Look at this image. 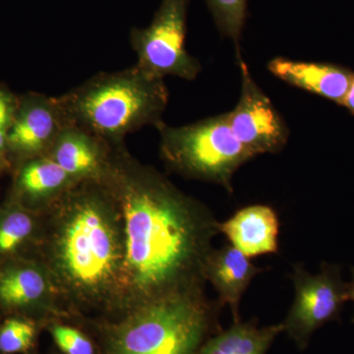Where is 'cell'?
I'll list each match as a JSON object with an SVG mask.
<instances>
[{
    "label": "cell",
    "instance_id": "cell-11",
    "mask_svg": "<svg viewBox=\"0 0 354 354\" xmlns=\"http://www.w3.org/2000/svg\"><path fill=\"white\" fill-rule=\"evenodd\" d=\"M270 73L292 87L342 106L353 82L354 71L330 62H308L274 57L268 62Z\"/></svg>",
    "mask_w": 354,
    "mask_h": 354
},
{
    "label": "cell",
    "instance_id": "cell-10",
    "mask_svg": "<svg viewBox=\"0 0 354 354\" xmlns=\"http://www.w3.org/2000/svg\"><path fill=\"white\" fill-rule=\"evenodd\" d=\"M57 305L50 272L41 261L20 257L0 266V308L25 314Z\"/></svg>",
    "mask_w": 354,
    "mask_h": 354
},
{
    "label": "cell",
    "instance_id": "cell-12",
    "mask_svg": "<svg viewBox=\"0 0 354 354\" xmlns=\"http://www.w3.org/2000/svg\"><path fill=\"white\" fill-rule=\"evenodd\" d=\"M113 147L81 128L62 130L48 156L77 183L102 180L108 171Z\"/></svg>",
    "mask_w": 354,
    "mask_h": 354
},
{
    "label": "cell",
    "instance_id": "cell-18",
    "mask_svg": "<svg viewBox=\"0 0 354 354\" xmlns=\"http://www.w3.org/2000/svg\"><path fill=\"white\" fill-rule=\"evenodd\" d=\"M221 36L232 39L241 55V39L245 28L248 0H205Z\"/></svg>",
    "mask_w": 354,
    "mask_h": 354
},
{
    "label": "cell",
    "instance_id": "cell-16",
    "mask_svg": "<svg viewBox=\"0 0 354 354\" xmlns=\"http://www.w3.org/2000/svg\"><path fill=\"white\" fill-rule=\"evenodd\" d=\"M41 230V213L26 208L9 198L0 206V266L38 245Z\"/></svg>",
    "mask_w": 354,
    "mask_h": 354
},
{
    "label": "cell",
    "instance_id": "cell-8",
    "mask_svg": "<svg viewBox=\"0 0 354 354\" xmlns=\"http://www.w3.org/2000/svg\"><path fill=\"white\" fill-rule=\"evenodd\" d=\"M236 59L241 69V91L236 106L227 113L230 128L255 157L281 152L290 138V128L254 80L242 55Z\"/></svg>",
    "mask_w": 354,
    "mask_h": 354
},
{
    "label": "cell",
    "instance_id": "cell-17",
    "mask_svg": "<svg viewBox=\"0 0 354 354\" xmlns=\"http://www.w3.org/2000/svg\"><path fill=\"white\" fill-rule=\"evenodd\" d=\"M281 333L283 323L259 327L256 321L241 319L209 337L196 354H267Z\"/></svg>",
    "mask_w": 354,
    "mask_h": 354
},
{
    "label": "cell",
    "instance_id": "cell-22",
    "mask_svg": "<svg viewBox=\"0 0 354 354\" xmlns=\"http://www.w3.org/2000/svg\"><path fill=\"white\" fill-rule=\"evenodd\" d=\"M342 106L348 109L349 113L354 115V79L351 88H349L348 94H346L344 102H342Z\"/></svg>",
    "mask_w": 354,
    "mask_h": 354
},
{
    "label": "cell",
    "instance_id": "cell-15",
    "mask_svg": "<svg viewBox=\"0 0 354 354\" xmlns=\"http://www.w3.org/2000/svg\"><path fill=\"white\" fill-rule=\"evenodd\" d=\"M218 227L230 244L248 258L278 253L279 216L268 205L244 207Z\"/></svg>",
    "mask_w": 354,
    "mask_h": 354
},
{
    "label": "cell",
    "instance_id": "cell-20",
    "mask_svg": "<svg viewBox=\"0 0 354 354\" xmlns=\"http://www.w3.org/2000/svg\"><path fill=\"white\" fill-rule=\"evenodd\" d=\"M19 95L14 94L4 84H0V174L12 171L8 158L7 139L18 106Z\"/></svg>",
    "mask_w": 354,
    "mask_h": 354
},
{
    "label": "cell",
    "instance_id": "cell-14",
    "mask_svg": "<svg viewBox=\"0 0 354 354\" xmlns=\"http://www.w3.org/2000/svg\"><path fill=\"white\" fill-rule=\"evenodd\" d=\"M265 271L257 267L232 244L214 248L205 263L204 278L214 286L221 307L228 305L234 322L241 320L239 306L241 298L251 281L258 274Z\"/></svg>",
    "mask_w": 354,
    "mask_h": 354
},
{
    "label": "cell",
    "instance_id": "cell-21",
    "mask_svg": "<svg viewBox=\"0 0 354 354\" xmlns=\"http://www.w3.org/2000/svg\"><path fill=\"white\" fill-rule=\"evenodd\" d=\"M50 332L58 348L65 354H95L92 342L80 330L69 326H51Z\"/></svg>",
    "mask_w": 354,
    "mask_h": 354
},
{
    "label": "cell",
    "instance_id": "cell-7",
    "mask_svg": "<svg viewBox=\"0 0 354 354\" xmlns=\"http://www.w3.org/2000/svg\"><path fill=\"white\" fill-rule=\"evenodd\" d=\"M290 278L295 295L283 325L297 348L304 351L317 330L339 320L348 301V283L342 278V268L328 263H323L316 274L304 265H295Z\"/></svg>",
    "mask_w": 354,
    "mask_h": 354
},
{
    "label": "cell",
    "instance_id": "cell-1",
    "mask_svg": "<svg viewBox=\"0 0 354 354\" xmlns=\"http://www.w3.org/2000/svg\"><path fill=\"white\" fill-rule=\"evenodd\" d=\"M102 183L118 204L122 223V309L160 298L205 290L204 268L220 234V221L127 145L114 147Z\"/></svg>",
    "mask_w": 354,
    "mask_h": 354
},
{
    "label": "cell",
    "instance_id": "cell-3",
    "mask_svg": "<svg viewBox=\"0 0 354 354\" xmlns=\"http://www.w3.org/2000/svg\"><path fill=\"white\" fill-rule=\"evenodd\" d=\"M71 127L99 137L111 147L125 145L129 134L162 123L169 92L165 79L133 65L100 72L57 95Z\"/></svg>",
    "mask_w": 354,
    "mask_h": 354
},
{
    "label": "cell",
    "instance_id": "cell-19",
    "mask_svg": "<svg viewBox=\"0 0 354 354\" xmlns=\"http://www.w3.org/2000/svg\"><path fill=\"white\" fill-rule=\"evenodd\" d=\"M35 324L23 317H11L0 326V353H26L32 348L36 337Z\"/></svg>",
    "mask_w": 354,
    "mask_h": 354
},
{
    "label": "cell",
    "instance_id": "cell-5",
    "mask_svg": "<svg viewBox=\"0 0 354 354\" xmlns=\"http://www.w3.org/2000/svg\"><path fill=\"white\" fill-rule=\"evenodd\" d=\"M156 129L167 169L185 178L218 184L230 193L235 172L255 158L235 137L227 113L181 127L162 121Z\"/></svg>",
    "mask_w": 354,
    "mask_h": 354
},
{
    "label": "cell",
    "instance_id": "cell-2",
    "mask_svg": "<svg viewBox=\"0 0 354 354\" xmlns=\"http://www.w3.org/2000/svg\"><path fill=\"white\" fill-rule=\"evenodd\" d=\"M41 213L37 259L50 272L57 304L121 313L122 223L106 184L77 183Z\"/></svg>",
    "mask_w": 354,
    "mask_h": 354
},
{
    "label": "cell",
    "instance_id": "cell-23",
    "mask_svg": "<svg viewBox=\"0 0 354 354\" xmlns=\"http://www.w3.org/2000/svg\"><path fill=\"white\" fill-rule=\"evenodd\" d=\"M351 276H353V279H351V281L348 283V300H351V301H353L354 304V267L351 268Z\"/></svg>",
    "mask_w": 354,
    "mask_h": 354
},
{
    "label": "cell",
    "instance_id": "cell-4",
    "mask_svg": "<svg viewBox=\"0 0 354 354\" xmlns=\"http://www.w3.org/2000/svg\"><path fill=\"white\" fill-rule=\"evenodd\" d=\"M221 308L205 290L139 305L106 326L104 354H196L221 330Z\"/></svg>",
    "mask_w": 354,
    "mask_h": 354
},
{
    "label": "cell",
    "instance_id": "cell-13",
    "mask_svg": "<svg viewBox=\"0 0 354 354\" xmlns=\"http://www.w3.org/2000/svg\"><path fill=\"white\" fill-rule=\"evenodd\" d=\"M14 172L9 198L39 213L77 183L48 155L23 162Z\"/></svg>",
    "mask_w": 354,
    "mask_h": 354
},
{
    "label": "cell",
    "instance_id": "cell-9",
    "mask_svg": "<svg viewBox=\"0 0 354 354\" xmlns=\"http://www.w3.org/2000/svg\"><path fill=\"white\" fill-rule=\"evenodd\" d=\"M66 127L57 97L35 92L19 95L7 139L12 169L31 158L48 155Z\"/></svg>",
    "mask_w": 354,
    "mask_h": 354
},
{
    "label": "cell",
    "instance_id": "cell-6",
    "mask_svg": "<svg viewBox=\"0 0 354 354\" xmlns=\"http://www.w3.org/2000/svg\"><path fill=\"white\" fill-rule=\"evenodd\" d=\"M189 4L190 0H162L148 27L132 28L129 39L137 66L157 78L197 79L201 64L185 44Z\"/></svg>",
    "mask_w": 354,
    "mask_h": 354
}]
</instances>
